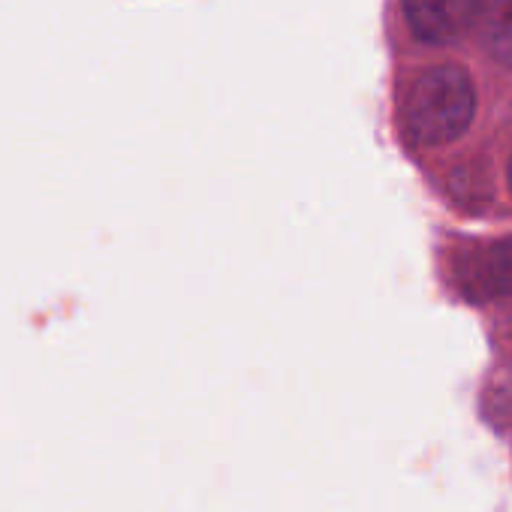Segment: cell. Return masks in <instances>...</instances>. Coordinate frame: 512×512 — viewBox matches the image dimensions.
<instances>
[{"mask_svg": "<svg viewBox=\"0 0 512 512\" xmlns=\"http://www.w3.org/2000/svg\"><path fill=\"white\" fill-rule=\"evenodd\" d=\"M404 127L416 145L458 139L476 115V88L467 70L443 64L425 70L404 97Z\"/></svg>", "mask_w": 512, "mask_h": 512, "instance_id": "1", "label": "cell"}, {"mask_svg": "<svg viewBox=\"0 0 512 512\" xmlns=\"http://www.w3.org/2000/svg\"><path fill=\"white\" fill-rule=\"evenodd\" d=\"M401 7L413 34L437 46L455 43L476 22V0H401Z\"/></svg>", "mask_w": 512, "mask_h": 512, "instance_id": "2", "label": "cell"}, {"mask_svg": "<svg viewBox=\"0 0 512 512\" xmlns=\"http://www.w3.org/2000/svg\"><path fill=\"white\" fill-rule=\"evenodd\" d=\"M473 31L503 67H512V0H476Z\"/></svg>", "mask_w": 512, "mask_h": 512, "instance_id": "3", "label": "cell"}, {"mask_svg": "<svg viewBox=\"0 0 512 512\" xmlns=\"http://www.w3.org/2000/svg\"><path fill=\"white\" fill-rule=\"evenodd\" d=\"M476 284L485 296L512 299V235L491 241L476 263Z\"/></svg>", "mask_w": 512, "mask_h": 512, "instance_id": "4", "label": "cell"}, {"mask_svg": "<svg viewBox=\"0 0 512 512\" xmlns=\"http://www.w3.org/2000/svg\"><path fill=\"white\" fill-rule=\"evenodd\" d=\"M509 190H512V160H509Z\"/></svg>", "mask_w": 512, "mask_h": 512, "instance_id": "5", "label": "cell"}]
</instances>
